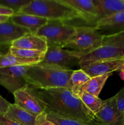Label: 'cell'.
<instances>
[{"label": "cell", "mask_w": 124, "mask_h": 125, "mask_svg": "<svg viewBox=\"0 0 124 125\" xmlns=\"http://www.w3.org/2000/svg\"><path fill=\"white\" fill-rule=\"evenodd\" d=\"M114 96L116 100L118 109L124 113V87Z\"/></svg>", "instance_id": "26"}, {"label": "cell", "mask_w": 124, "mask_h": 125, "mask_svg": "<svg viewBox=\"0 0 124 125\" xmlns=\"http://www.w3.org/2000/svg\"><path fill=\"white\" fill-rule=\"evenodd\" d=\"M124 62V59L98 61L88 65L81 70L91 78L117 71Z\"/></svg>", "instance_id": "13"}, {"label": "cell", "mask_w": 124, "mask_h": 125, "mask_svg": "<svg viewBox=\"0 0 124 125\" xmlns=\"http://www.w3.org/2000/svg\"><path fill=\"white\" fill-rule=\"evenodd\" d=\"M10 46L16 48L37 50L45 52L48 48L47 42L43 38L32 33L26 34L13 41Z\"/></svg>", "instance_id": "15"}, {"label": "cell", "mask_w": 124, "mask_h": 125, "mask_svg": "<svg viewBox=\"0 0 124 125\" xmlns=\"http://www.w3.org/2000/svg\"><path fill=\"white\" fill-rule=\"evenodd\" d=\"M11 104L0 95V115H4Z\"/></svg>", "instance_id": "28"}, {"label": "cell", "mask_w": 124, "mask_h": 125, "mask_svg": "<svg viewBox=\"0 0 124 125\" xmlns=\"http://www.w3.org/2000/svg\"><path fill=\"white\" fill-rule=\"evenodd\" d=\"M80 15L82 20L96 23L97 10L94 0H62Z\"/></svg>", "instance_id": "14"}, {"label": "cell", "mask_w": 124, "mask_h": 125, "mask_svg": "<svg viewBox=\"0 0 124 125\" xmlns=\"http://www.w3.org/2000/svg\"><path fill=\"white\" fill-rule=\"evenodd\" d=\"M31 65H17L0 68V85L13 94L27 86L25 76Z\"/></svg>", "instance_id": "8"}, {"label": "cell", "mask_w": 124, "mask_h": 125, "mask_svg": "<svg viewBox=\"0 0 124 125\" xmlns=\"http://www.w3.org/2000/svg\"><path fill=\"white\" fill-rule=\"evenodd\" d=\"M34 89L46 113H53L63 118L87 122L97 118L81 99L67 88Z\"/></svg>", "instance_id": "1"}, {"label": "cell", "mask_w": 124, "mask_h": 125, "mask_svg": "<svg viewBox=\"0 0 124 125\" xmlns=\"http://www.w3.org/2000/svg\"><path fill=\"white\" fill-rule=\"evenodd\" d=\"M103 37L94 26H78L75 34L62 48L75 51L84 57L101 46Z\"/></svg>", "instance_id": "5"}, {"label": "cell", "mask_w": 124, "mask_h": 125, "mask_svg": "<svg viewBox=\"0 0 124 125\" xmlns=\"http://www.w3.org/2000/svg\"><path fill=\"white\" fill-rule=\"evenodd\" d=\"M83 56L74 51L60 46H49L41 64L60 68L64 70H73L72 68L79 67Z\"/></svg>", "instance_id": "7"}, {"label": "cell", "mask_w": 124, "mask_h": 125, "mask_svg": "<svg viewBox=\"0 0 124 125\" xmlns=\"http://www.w3.org/2000/svg\"><path fill=\"white\" fill-rule=\"evenodd\" d=\"M32 0H0V6L12 10L14 14L19 13L22 9L29 4Z\"/></svg>", "instance_id": "25"}, {"label": "cell", "mask_w": 124, "mask_h": 125, "mask_svg": "<svg viewBox=\"0 0 124 125\" xmlns=\"http://www.w3.org/2000/svg\"><path fill=\"white\" fill-rule=\"evenodd\" d=\"M5 117L20 125H35L36 117L16 105L11 104Z\"/></svg>", "instance_id": "18"}, {"label": "cell", "mask_w": 124, "mask_h": 125, "mask_svg": "<svg viewBox=\"0 0 124 125\" xmlns=\"http://www.w3.org/2000/svg\"><path fill=\"white\" fill-rule=\"evenodd\" d=\"M76 32V26L61 21L49 20L34 34L43 38L48 47H63Z\"/></svg>", "instance_id": "6"}, {"label": "cell", "mask_w": 124, "mask_h": 125, "mask_svg": "<svg viewBox=\"0 0 124 125\" xmlns=\"http://www.w3.org/2000/svg\"><path fill=\"white\" fill-rule=\"evenodd\" d=\"M39 63L36 61L15 57L10 53H0V68L17 65H33Z\"/></svg>", "instance_id": "23"}, {"label": "cell", "mask_w": 124, "mask_h": 125, "mask_svg": "<svg viewBox=\"0 0 124 125\" xmlns=\"http://www.w3.org/2000/svg\"><path fill=\"white\" fill-rule=\"evenodd\" d=\"M85 106L96 115L100 110L103 104V100H102L97 96L91 95L86 92H82L79 95Z\"/></svg>", "instance_id": "24"}, {"label": "cell", "mask_w": 124, "mask_h": 125, "mask_svg": "<svg viewBox=\"0 0 124 125\" xmlns=\"http://www.w3.org/2000/svg\"><path fill=\"white\" fill-rule=\"evenodd\" d=\"M96 117L105 125H124V114L118 109L114 96L104 100Z\"/></svg>", "instance_id": "10"}, {"label": "cell", "mask_w": 124, "mask_h": 125, "mask_svg": "<svg viewBox=\"0 0 124 125\" xmlns=\"http://www.w3.org/2000/svg\"><path fill=\"white\" fill-rule=\"evenodd\" d=\"M91 78L83 70H74L69 80L68 89L74 95L79 96L81 88Z\"/></svg>", "instance_id": "19"}, {"label": "cell", "mask_w": 124, "mask_h": 125, "mask_svg": "<svg viewBox=\"0 0 124 125\" xmlns=\"http://www.w3.org/2000/svg\"><path fill=\"white\" fill-rule=\"evenodd\" d=\"M19 13L65 23L78 18L81 19L80 15L75 10L64 4L62 0H32Z\"/></svg>", "instance_id": "3"}, {"label": "cell", "mask_w": 124, "mask_h": 125, "mask_svg": "<svg viewBox=\"0 0 124 125\" xmlns=\"http://www.w3.org/2000/svg\"><path fill=\"white\" fill-rule=\"evenodd\" d=\"M35 125H55L47 118V114L46 112L40 114L36 117Z\"/></svg>", "instance_id": "27"}, {"label": "cell", "mask_w": 124, "mask_h": 125, "mask_svg": "<svg viewBox=\"0 0 124 125\" xmlns=\"http://www.w3.org/2000/svg\"><path fill=\"white\" fill-rule=\"evenodd\" d=\"M94 2L97 10L96 22L100 19L124 11V0H94Z\"/></svg>", "instance_id": "17"}, {"label": "cell", "mask_w": 124, "mask_h": 125, "mask_svg": "<svg viewBox=\"0 0 124 125\" xmlns=\"http://www.w3.org/2000/svg\"><path fill=\"white\" fill-rule=\"evenodd\" d=\"M124 59V31L103 36L102 45L81 58L79 67L81 69L94 62L106 60Z\"/></svg>", "instance_id": "4"}, {"label": "cell", "mask_w": 124, "mask_h": 125, "mask_svg": "<svg viewBox=\"0 0 124 125\" xmlns=\"http://www.w3.org/2000/svg\"><path fill=\"white\" fill-rule=\"evenodd\" d=\"M112 73L91 78L81 88V91L98 97L106 81Z\"/></svg>", "instance_id": "20"}, {"label": "cell", "mask_w": 124, "mask_h": 125, "mask_svg": "<svg viewBox=\"0 0 124 125\" xmlns=\"http://www.w3.org/2000/svg\"><path fill=\"white\" fill-rule=\"evenodd\" d=\"M94 27L103 36L114 35L124 31V11L98 20Z\"/></svg>", "instance_id": "11"}, {"label": "cell", "mask_w": 124, "mask_h": 125, "mask_svg": "<svg viewBox=\"0 0 124 125\" xmlns=\"http://www.w3.org/2000/svg\"><path fill=\"white\" fill-rule=\"evenodd\" d=\"M74 70H64L37 63L29 67L25 78L28 85L35 89L67 88Z\"/></svg>", "instance_id": "2"}, {"label": "cell", "mask_w": 124, "mask_h": 125, "mask_svg": "<svg viewBox=\"0 0 124 125\" xmlns=\"http://www.w3.org/2000/svg\"><path fill=\"white\" fill-rule=\"evenodd\" d=\"M14 14V12L12 10L7 7H3L2 6H0V15H6L12 17Z\"/></svg>", "instance_id": "30"}, {"label": "cell", "mask_w": 124, "mask_h": 125, "mask_svg": "<svg viewBox=\"0 0 124 125\" xmlns=\"http://www.w3.org/2000/svg\"><path fill=\"white\" fill-rule=\"evenodd\" d=\"M0 125H20L4 115H0Z\"/></svg>", "instance_id": "29"}, {"label": "cell", "mask_w": 124, "mask_h": 125, "mask_svg": "<svg viewBox=\"0 0 124 125\" xmlns=\"http://www.w3.org/2000/svg\"><path fill=\"white\" fill-rule=\"evenodd\" d=\"M10 17H10V16L0 15V23L7 21L10 18Z\"/></svg>", "instance_id": "31"}, {"label": "cell", "mask_w": 124, "mask_h": 125, "mask_svg": "<svg viewBox=\"0 0 124 125\" xmlns=\"http://www.w3.org/2000/svg\"><path fill=\"white\" fill-rule=\"evenodd\" d=\"M10 20L15 24L26 28L34 34L49 21L46 18L22 13L13 14Z\"/></svg>", "instance_id": "16"}, {"label": "cell", "mask_w": 124, "mask_h": 125, "mask_svg": "<svg viewBox=\"0 0 124 125\" xmlns=\"http://www.w3.org/2000/svg\"><path fill=\"white\" fill-rule=\"evenodd\" d=\"M29 33V30L15 24L10 18L0 23V46L11 45L13 41Z\"/></svg>", "instance_id": "12"}, {"label": "cell", "mask_w": 124, "mask_h": 125, "mask_svg": "<svg viewBox=\"0 0 124 125\" xmlns=\"http://www.w3.org/2000/svg\"><path fill=\"white\" fill-rule=\"evenodd\" d=\"M47 114V118L55 125H105L97 118L92 121H83L63 118L53 113Z\"/></svg>", "instance_id": "22"}, {"label": "cell", "mask_w": 124, "mask_h": 125, "mask_svg": "<svg viewBox=\"0 0 124 125\" xmlns=\"http://www.w3.org/2000/svg\"><path fill=\"white\" fill-rule=\"evenodd\" d=\"M119 76H120V78H121L123 81H124V71L120 72V73H119Z\"/></svg>", "instance_id": "33"}, {"label": "cell", "mask_w": 124, "mask_h": 125, "mask_svg": "<svg viewBox=\"0 0 124 125\" xmlns=\"http://www.w3.org/2000/svg\"><path fill=\"white\" fill-rule=\"evenodd\" d=\"M117 71H119V72H122V71H124V62L120 65V67H119Z\"/></svg>", "instance_id": "32"}, {"label": "cell", "mask_w": 124, "mask_h": 125, "mask_svg": "<svg viewBox=\"0 0 124 125\" xmlns=\"http://www.w3.org/2000/svg\"><path fill=\"white\" fill-rule=\"evenodd\" d=\"M15 103L24 111L36 117L45 112V108L31 87L26 86L13 93Z\"/></svg>", "instance_id": "9"}, {"label": "cell", "mask_w": 124, "mask_h": 125, "mask_svg": "<svg viewBox=\"0 0 124 125\" xmlns=\"http://www.w3.org/2000/svg\"></svg>", "instance_id": "34"}, {"label": "cell", "mask_w": 124, "mask_h": 125, "mask_svg": "<svg viewBox=\"0 0 124 125\" xmlns=\"http://www.w3.org/2000/svg\"><path fill=\"white\" fill-rule=\"evenodd\" d=\"M9 53L15 57L36 61L40 63L43 60L46 52L41 51H37V50L16 48L10 46L9 49Z\"/></svg>", "instance_id": "21"}]
</instances>
